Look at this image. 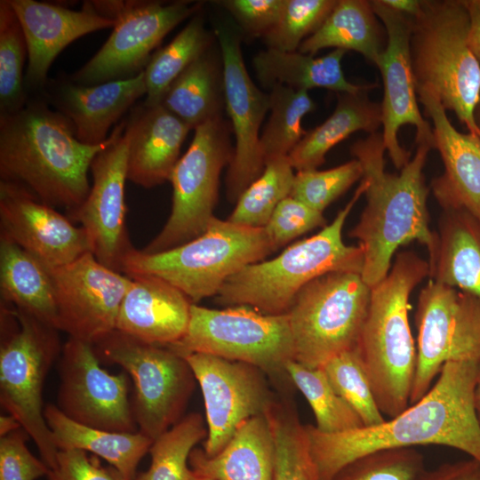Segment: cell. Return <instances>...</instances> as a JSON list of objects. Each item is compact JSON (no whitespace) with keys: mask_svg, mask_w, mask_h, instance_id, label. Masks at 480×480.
<instances>
[{"mask_svg":"<svg viewBox=\"0 0 480 480\" xmlns=\"http://www.w3.org/2000/svg\"><path fill=\"white\" fill-rule=\"evenodd\" d=\"M213 37L201 16H194L165 46L154 52L144 69L147 105L160 104L171 84L211 49Z\"/></svg>","mask_w":480,"mask_h":480,"instance_id":"e575fe53","label":"cell"},{"mask_svg":"<svg viewBox=\"0 0 480 480\" xmlns=\"http://www.w3.org/2000/svg\"><path fill=\"white\" fill-rule=\"evenodd\" d=\"M362 177L363 169L356 158L324 171H299L294 175L290 196L323 212Z\"/></svg>","mask_w":480,"mask_h":480,"instance_id":"f6af8a7d","label":"cell"},{"mask_svg":"<svg viewBox=\"0 0 480 480\" xmlns=\"http://www.w3.org/2000/svg\"><path fill=\"white\" fill-rule=\"evenodd\" d=\"M200 6L190 1H124L108 40L68 78L79 84L95 85L139 75L165 36L194 16Z\"/></svg>","mask_w":480,"mask_h":480,"instance_id":"5bb4252c","label":"cell"},{"mask_svg":"<svg viewBox=\"0 0 480 480\" xmlns=\"http://www.w3.org/2000/svg\"><path fill=\"white\" fill-rule=\"evenodd\" d=\"M128 148L124 118L110 132L109 143L92 161V183L86 199L68 216L85 230L94 257L121 273L124 257L134 248L126 228Z\"/></svg>","mask_w":480,"mask_h":480,"instance_id":"e0dca14e","label":"cell"},{"mask_svg":"<svg viewBox=\"0 0 480 480\" xmlns=\"http://www.w3.org/2000/svg\"><path fill=\"white\" fill-rule=\"evenodd\" d=\"M429 256L430 280L480 299V220L464 210H444Z\"/></svg>","mask_w":480,"mask_h":480,"instance_id":"83f0119b","label":"cell"},{"mask_svg":"<svg viewBox=\"0 0 480 480\" xmlns=\"http://www.w3.org/2000/svg\"><path fill=\"white\" fill-rule=\"evenodd\" d=\"M373 11L387 34L385 49L375 65L383 81L381 132L383 143L394 165L401 170L411 159V153L398 140L404 125L416 128V144L433 148V132L418 105L415 78L410 53L412 18L394 11L382 0L371 1Z\"/></svg>","mask_w":480,"mask_h":480,"instance_id":"ffe728a7","label":"cell"},{"mask_svg":"<svg viewBox=\"0 0 480 480\" xmlns=\"http://www.w3.org/2000/svg\"><path fill=\"white\" fill-rule=\"evenodd\" d=\"M420 480H480V462L474 459L444 463L426 470Z\"/></svg>","mask_w":480,"mask_h":480,"instance_id":"f907efd6","label":"cell"},{"mask_svg":"<svg viewBox=\"0 0 480 480\" xmlns=\"http://www.w3.org/2000/svg\"><path fill=\"white\" fill-rule=\"evenodd\" d=\"M468 15V44L480 62V0H463Z\"/></svg>","mask_w":480,"mask_h":480,"instance_id":"816d5d0a","label":"cell"},{"mask_svg":"<svg viewBox=\"0 0 480 480\" xmlns=\"http://www.w3.org/2000/svg\"><path fill=\"white\" fill-rule=\"evenodd\" d=\"M479 378L480 362H449L425 396L378 426L325 434L304 425L316 480H330L353 460L391 448L444 445L480 462V425L474 404Z\"/></svg>","mask_w":480,"mask_h":480,"instance_id":"6da1fadb","label":"cell"},{"mask_svg":"<svg viewBox=\"0 0 480 480\" xmlns=\"http://www.w3.org/2000/svg\"><path fill=\"white\" fill-rule=\"evenodd\" d=\"M475 119H476L477 126L480 128V101L475 111Z\"/></svg>","mask_w":480,"mask_h":480,"instance_id":"9f6ffc18","label":"cell"},{"mask_svg":"<svg viewBox=\"0 0 480 480\" xmlns=\"http://www.w3.org/2000/svg\"><path fill=\"white\" fill-rule=\"evenodd\" d=\"M191 480H210L204 477L197 476L195 475V476Z\"/></svg>","mask_w":480,"mask_h":480,"instance_id":"6f0895ef","label":"cell"},{"mask_svg":"<svg viewBox=\"0 0 480 480\" xmlns=\"http://www.w3.org/2000/svg\"><path fill=\"white\" fill-rule=\"evenodd\" d=\"M325 226L323 212L289 196L276 206L264 229L276 252L301 235Z\"/></svg>","mask_w":480,"mask_h":480,"instance_id":"bcb514c9","label":"cell"},{"mask_svg":"<svg viewBox=\"0 0 480 480\" xmlns=\"http://www.w3.org/2000/svg\"><path fill=\"white\" fill-rule=\"evenodd\" d=\"M22 27L28 52L25 86L29 96L44 88L48 71L60 52L87 34L114 28L116 21L101 15L92 1L80 10L35 0H8Z\"/></svg>","mask_w":480,"mask_h":480,"instance_id":"7402d4cb","label":"cell"},{"mask_svg":"<svg viewBox=\"0 0 480 480\" xmlns=\"http://www.w3.org/2000/svg\"><path fill=\"white\" fill-rule=\"evenodd\" d=\"M417 95L432 119L433 148L444 167L431 183L436 199L444 210H464L480 220V137L459 132L430 91L417 88Z\"/></svg>","mask_w":480,"mask_h":480,"instance_id":"cb8c5ba5","label":"cell"},{"mask_svg":"<svg viewBox=\"0 0 480 480\" xmlns=\"http://www.w3.org/2000/svg\"><path fill=\"white\" fill-rule=\"evenodd\" d=\"M0 233L49 268L92 252L81 226L22 188L4 180H0Z\"/></svg>","mask_w":480,"mask_h":480,"instance_id":"44dd1931","label":"cell"},{"mask_svg":"<svg viewBox=\"0 0 480 480\" xmlns=\"http://www.w3.org/2000/svg\"><path fill=\"white\" fill-rule=\"evenodd\" d=\"M28 58L26 37L8 0L0 1V114L22 108L29 95L24 66Z\"/></svg>","mask_w":480,"mask_h":480,"instance_id":"60d3db41","label":"cell"},{"mask_svg":"<svg viewBox=\"0 0 480 480\" xmlns=\"http://www.w3.org/2000/svg\"><path fill=\"white\" fill-rule=\"evenodd\" d=\"M336 392L361 419L364 427L383 423L365 365L356 347L343 351L321 366Z\"/></svg>","mask_w":480,"mask_h":480,"instance_id":"b9f144b4","label":"cell"},{"mask_svg":"<svg viewBox=\"0 0 480 480\" xmlns=\"http://www.w3.org/2000/svg\"><path fill=\"white\" fill-rule=\"evenodd\" d=\"M361 180L353 197L333 221L317 234L300 240L269 260L245 266L226 280L216 295L224 306H247L268 315L286 314L299 291L331 272L362 273L364 250L347 245L342 229L352 208L364 194Z\"/></svg>","mask_w":480,"mask_h":480,"instance_id":"5b68a950","label":"cell"},{"mask_svg":"<svg viewBox=\"0 0 480 480\" xmlns=\"http://www.w3.org/2000/svg\"><path fill=\"white\" fill-rule=\"evenodd\" d=\"M346 51L332 50L321 57L295 52L268 49L259 52L252 66L259 81L265 86L285 85L307 91L323 88L338 93H358L372 90L375 84H355L344 75L341 61Z\"/></svg>","mask_w":480,"mask_h":480,"instance_id":"f1b7e54d","label":"cell"},{"mask_svg":"<svg viewBox=\"0 0 480 480\" xmlns=\"http://www.w3.org/2000/svg\"><path fill=\"white\" fill-rule=\"evenodd\" d=\"M146 92L144 72H141L133 77L95 85L79 84L68 76L49 79L36 96L71 123L78 140L98 145L107 140L111 128Z\"/></svg>","mask_w":480,"mask_h":480,"instance_id":"603a6c76","label":"cell"},{"mask_svg":"<svg viewBox=\"0 0 480 480\" xmlns=\"http://www.w3.org/2000/svg\"><path fill=\"white\" fill-rule=\"evenodd\" d=\"M286 372L309 404L318 431L337 434L364 427L356 412L336 392L322 367L310 368L292 360L286 364Z\"/></svg>","mask_w":480,"mask_h":480,"instance_id":"f35d334b","label":"cell"},{"mask_svg":"<svg viewBox=\"0 0 480 480\" xmlns=\"http://www.w3.org/2000/svg\"><path fill=\"white\" fill-rule=\"evenodd\" d=\"M44 419L58 450L77 449L104 459L129 480L153 443L137 432H116L89 427L64 415L56 404H48Z\"/></svg>","mask_w":480,"mask_h":480,"instance_id":"4dcf8cb0","label":"cell"},{"mask_svg":"<svg viewBox=\"0 0 480 480\" xmlns=\"http://www.w3.org/2000/svg\"><path fill=\"white\" fill-rule=\"evenodd\" d=\"M383 4L390 9L412 18L420 14L423 1L420 0H382Z\"/></svg>","mask_w":480,"mask_h":480,"instance_id":"f5cc1de1","label":"cell"},{"mask_svg":"<svg viewBox=\"0 0 480 480\" xmlns=\"http://www.w3.org/2000/svg\"><path fill=\"white\" fill-rule=\"evenodd\" d=\"M285 0H224L219 2L252 37H263L277 22Z\"/></svg>","mask_w":480,"mask_h":480,"instance_id":"c3c4849f","label":"cell"},{"mask_svg":"<svg viewBox=\"0 0 480 480\" xmlns=\"http://www.w3.org/2000/svg\"><path fill=\"white\" fill-rule=\"evenodd\" d=\"M268 94L270 115L260 135L264 164L288 156L307 133L301 125L303 117L316 108L307 91L277 84Z\"/></svg>","mask_w":480,"mask_h":480,"instance_id":"8d00e7d4","label":"cell"},{"mask_svg":"<svg viewBox=\"0 0 480 480\" xmlns=\"http://www.w3.org/2000/svg\"><path fill=\"white\" fill-rule=\"evenodd\" d=\"M49 480H129L113 467H102L87 452L77 449L59 450Z\"/></svg>","mask_w":480,"mask_h":480,"instance_id":"681fc988","label":"cell"},{"mask_svg":"<svg viewBox=\"0 0 480 480\" xmlns=\"http://www.w3.org/2000/svg\"><path fill=\"white\" fill-rule=\"evenodd\" d=\"M50 270L59 331L95 344L116 330L131 277L106 267L92 252Z\"/></svg>","mask_w":480,"mask_h":480,"instance_id":"d6986e66","label":"cell"},{"mask_svg":"<svg viewBox=\"0 0 480 480\" xmlns=\"http://www.w3.org/2000/svg\"><path fill=\"white\" fill-rule=\"evenodd\" d=\"M290 395L266 413L275 444V480H316L304 425Z\"/></svg>","mask_w":480,"mask_h":480,"instance_id":"d590c367","label":"cell"},{"mask_svg":"<svg viewBox=\"0 0 480 480\" xmlns=\"http://www.w3.org/2000/svg\"><path fill=\"white\" fill-rule=\"evenodd\" d=\"M2 300L58 330L54 284L50 268L0 233Z\"/></svg>","mask_w":480,"mask_h":480,"instance_id":"f546056e","label":"cell"},{"mask_svg":"<svg viewBox=\"0 0 480 480\" xmlns=\"http://www.w3.org/2000/svg\"><path fill=\"white\" fill-rule=\"evenodd\" d=\"M294 175L287 156L268 161L262 173L240 196L228 220L265 228L276 206L291 195Z\"/></svg>","mask_w":480,"mask_h":480,"instance_id":"ab89813d","label":"cell"},{"mask_svg":"<svg viewBox=\"0 0 480 480\" xmlns=\"http://www.w3.org/2000/svg\"><path fill=\"white\" fill-rule=\"evenodd\" d=\"M364 90L358 93H338L333 113L320 125L307 132L288 155L297 172L316 169L331 148L351 134L364 131L373 134L381 125V105L371 100Z\"/></svg>","mask_w":480,"mask_h":480,"instance_id":"1f68e13d","label":"cell"},{"mask_svg":"<svg viewBox=\"0 0 480 480\" xmlns=\"http://www.w3.org/2000/svg\"><path fill=\"white\" fill-rule=\"evenodd\" d=\"M474 404H475V411H476V418L480 425V378L477 381V384L475 389Z\"/></svg>","mask_w":480,"mask_h":480,"instance_id":"11a10c76","label":"cell"},{"mask_svg":"<svg viewBox=\"0 0 480 480\" xmlns=\"http://www.w3.org/2000/svg\"><path fill=\"white\" fill-rule=\"evenodd\" d=\"M183 357L193 371L204 402L207 436L203 451L213 456L244 422L266 414L278 393L266 373L252 364L204 353Z\"/></svg>","mask_w":480,"mask_h":480,"instance_id":"9a60e30c","label":"cell"},{"mask_svg":"<svg viewBox=\"0 0 480 480\" xmlns=\"http://www.w3.org/2000/svg\"><path fill=\"white\" fill-rule=\"evenodd\" d=\"M160 104L191 130L221 117L225 106L222 62L220 65L208 50L171 84Z\"/></svg>","mask_w":480,"mask_h":480,"instance_id":"836d02e7","label":"cell"},{"mask_svg":"<svg viewBox=\"0 0 480 480\" xmlns=\"http://www.w3.org/2000/svg\"><path fill=\"white\" fill-rule=\"evenodd\" d=\"M127 180L150 188L170 181L191 130L162 104H135L126 117Z\"/></svg>","mask_w":480,"mask_h":480,"instance_id":"d4e9b609","label":"cell"},{"mask_svg":"<svg viewBox=\"0 0 480 480\" xmlns=\"http://www.w3.org/2000/svg\"><path fill=\"white\" fill-rule=\"evenodd\" d=\"M30 438L20 428L0 439V480H36L48 476L49 467L28 450Z\"/></svg>","mask_w":480,"mask_h":480,"instance_id":"7dc6e473","label":"cell"},{"mask_svg":"<svg viewBox=\"0 0 480 480\" xmlns=\"http://www.w3.org/2000/svg\"><path fill=\"white\" fill-rule=\"evenodd\" d=\"M432 148L417 144L416 152L398 174L385 169L382 135L370 134L351 147L363 169L366 205L356 226L349 232L364 250L361 276L372 288L386 277L396 250L410 242L424 244L430 254L436 233L429 228L428 188L423 168Z\"/></svg>","mask_w":480,"mask_h":480,"instance_id":"3957f363","label":"cell"},{"mask_svg":"<svg viewBox=\"0 0 480 480\" xmlns=\"http://www.w3.org/2000/svg\"><path fill=\"white\" fill-rule=\"evenodd\" d=\"M56 406L69 419L96 428L137 432L129 401V375L100 366L94 344L68 337L59 357Z\"/></svg>","mask_w":480,"mask_h":480,"instance_id":"2e32d148","label":"cell"},{"mask_svg":"<svg viewBox=\"0 0 480 480\" xmlns=\"http://www.w3.org/2000/svg\"><path fill=\"white\" fill-rule=\"evenodd\" d=\"M131 279L116 330L150 344L169 346L179 341L188 328L190 300L157 276L140 275Z\"/></svg>","mask_w":480,"mask_h":480,"instance_id":"484cf974","label":"cell"},{"mask_svg":"<svg viewBox=\"0 0 480 480\" xmlns=\"http://www.w3.org/2000/svg\"><path fill=\"white\" fill-rule=\"evenodd\" d=\"M370 298L371 287L356 272L327 273L303 286L286 313L295 360L318 368L356 347Z\"/></svg>","mask_w":480,"mask_h":480,"instance_id":"30bf717a","label":"cell"},{"mask_svg":"<svg viewBox=\"0 0 480 480\" xmlns=\"http://www.w3.org/2000/svg\"><path fill=\"white\" fill-rule=\"evenodd\" d=\"M274 252L264 228H255L214 218L198 237L157 253L133 248L122 273L157 276L182 292L192 303L216 296L223 284L245 266Z\"/></svg>","mask_w":480,"mask_h":480,"instance_id":"52a82bcc","label":"cell"},{"mask_svg":"<svg viewBox=\"0 0 480 480\" xmlns=\"http://www.w3.org/2000/svg\"><path fill=\"white\" fill-rule=\"evenodd\" d=\"M22 428L19 420L12 415H2L0 417V436H5L8 434Z\"/></svg>","mask_w":480,"mask_h":480,"instance_id":"db71d44e","label":"cell"},{"mask_svg":"<svg viewBox=\"0 0 480 480\" xmlns=\"http://www.w3.org/2000/svg\"><path fill=\"white\" fill-rule=\"evenodd\" d=\"M426 470L424 458L415 448H391L353 460L330 480H420Z\"/></svg>","mask_w":480,"mask_h":480,"instance_id":"7bdbcfd3","label":"cell"},{"mask_svg":"<svg viewBox=\"0 0 480 480\" xmlns=\"http://www.w3.org/2000/svg\"><path fill=\"white\" fill-rule=\"evenodd\" d=\"M207 436L205 420L198 412L185 415L155 439L149 448L150 466L134 480H191L189 456Z\"/></svg>","mask_w":480,"mask_h":480,"instance_id":"74e56055","label":"cell"},{"mask_svg":"<svg viewBox=\"0 0 480 480\" xmlns=\"http://www.w3.org/2000/svg\"><path fill=\"white\" fill-rule=\"evenodd\" d=\"M213 34L220 50L225 108L236 140L226 177L227 197L236 203L265 168L260 131L269 111V94L252 82L244 62L238 33L227 24H220Z\"/></svg>","mask_w":480,"mask_h":480,"instance_id":"ac0fdd59","label":"cell"},{"mask_svg":"<svg viewBox=\"0 0 480 480\" xmlns=\"http://www.w3.org/2000/svg\"><path fill=\"white\" fill-rule=\"evenodd\" d=\"M463 0H426L412 18L410 53L416 88L433 92L468 132L480 137V62L468 44Z\"/></svg>","mask_w":480,"mask_h":480,"instance_id":"8992f818","label":"cell"},{"mask_svg":"<svg viewBox=\"0 0 480 480\" xmlns=\"http://www.w3.org/2000/svg\"><path fill=\"white\" fill-rule=\"evenodd\" d=\"M231 125L223 117L195 129L191 144L172 173L171 214L158 235L141 251L157 253L186 244L208 228L215 218L220 176L234 154Z\"/></svg>","mask_w":480,"mask_h":480,"instance_id":"7c38bea8","label":"cell"},{"mask_svg":"<svg viewBox=\"0 0 480 480\" xmlns=\"http://www.w3.org/2000/svg\"><path fill=\"white\" fill-rule=\"evenodd\" d=\"M100 362L124 369L134 384L132 403L138 430L156 439L184 416L196 386L187 360L167 346L114 330L94 344Z\"/></svg>","mask_w":480,"mask_h":480,"instance_id":"8fae6325","label":"cell"},{"mask_svg":"<svg viewBox=\"0 0 480 480\" xmlns=\"http://www.w3.org/2000/svg\"><path fill=\"white\" fill-rule=\"evenodd\" d=\"M428 275V261L402 252L386 277L371 288L357 348L377 404L388 419L410 405L417 362L408 316L410 295Z\"/></svg>","mask_w":480,"mask_h":480,"instance_id":"277c9868","label":"cell"},{"mask_svg":"<svg viewBox=\"0 0 480 480\" xmlns=\"http://www.w3.org/2000/svg\"><path fill=\"white\" fill-rule=\"evenodd\" d=\"M417 362L410 404L432 387L449 362H480V299L430 280L418 299Z\"/></svg>","mask_w":480,"mask_h":480,"instance_id":"4fadbf2b","label":"cell"},{"mask_svg":"<svg viewBox=\"0 0 480 480\" xmlns=\"http://www.w3.org/2000/svg\"><path fill=\"white\" fill-rule=\"evenodd\" d=\"M181 356L204 353L258 367L280 395L294 387L286 364L295 360L287 314L268 315L247 306L212 309L192 304L187 331L167 346Z\"/></svg>","mask_w":480,"mask_h":480,"instance_id":"9c48e42d","label":"cell"},{"mask_svg":"<svg viewBox=\"0 0 480 480\" xmlns=\"http://www.w3.org/2000/svg\"><path fill=\"white\" fill-rule=\"evenodd\" d=\"M58 332L12 305H2L0 403L19 420L50 469L56 465L59 450L44 419L42 393L62 350Z\"/></svg>","mask_w":480,"mask_h":480,"instance_id":"ba28073f","label":"cell"},{"mask_svg":"<svg viewBox=\"0 0 480 480\" xmlns=\"http://www.w3.org/2000/svg\"><path fill=\"white\" fill-rule=\"evenodd\" d=\"M189 466L196 476L210 480H275V444L266 414L244 422L213 456L196 447Z\"/></svg>","mask_w":480,"mask_h":480,"instance_id":"4316f807","label":"cell"},{"mask_svg":"<svg viewBox=\"0 0 480 480\" xmlns=\"http://www.w3.org/2000/svg\"><path fill=\"white\" fill-rule=\"evenodd\" d=\"M386 43L385 28L371 1L337 0L324 23L298 51L313 56L326 48L355 51L375 65Z\"/></svg>","mask_w":480,"mask_h":480,"instance_id":"d6a6232c","label":"cell"},{"mask_svg":"<svg viewBox=\"0 0 480 480\" xmlns=\"http://www.w3.org/2000/svg\"><path fill=\"white\" fill-rule=\"evenodd\" d=\"M337 0H285L275 26L262 37L267 48L295 52L326 20Z\"/></svg>","mask_w":480,"mask_h":480,"instance_id":"ee69618b","label":"cell"},{"mask_svg":"<svg viewBox=\"0 0 480 480\" xmlns=\"http://www.w3.org/2000/svg\"><path fill=\"white\" fill-rule=\"evenodd\" d=\"M110 141L87 145L71 123L39 96L18 111L0 114L1 180L22 188L67 216L86 199L94 156Z\"/></svg>","mask_w":480,"mask_h":480,"instance_id":"7a4b0ae2","label":"cell"}]
</instances>
